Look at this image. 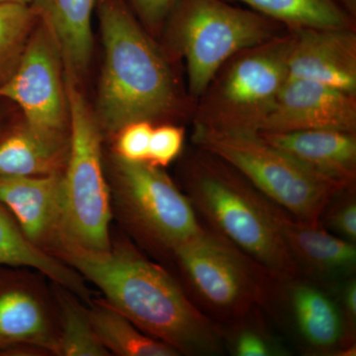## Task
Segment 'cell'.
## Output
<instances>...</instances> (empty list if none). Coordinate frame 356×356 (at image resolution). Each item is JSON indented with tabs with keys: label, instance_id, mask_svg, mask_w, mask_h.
Listing matches in <instances>:
<instances>
[{
	"label": "cell",
	"instance_id": "6da1fadb",
	"mask_svg": "<svg viewBox=\"0 0 356 356\" xmlns=\"http://www.w3.org/2000/svg\"><path fill=\"white\" fill-rule=\"evenodd\" d=\"M99 288L105 301L179 355L225 353L221 331L187 296L179 281L129 242L91 250L65 243L55 254Z\"/></svg>",
	"mask_w": 356,
	"mask_h": 356
},
{
	"label": "cell",
	"instance_id": "7a4b0ae2",
	"mask_svg": "<svg viewBox=\"0 0 356 356\" xmlns=\"http://www.w3.org/2000/svg\"><path fill=\"white\" fill-rule=\"evenodd\" d=\"M105 60L98 118L108 132L177 111L181 98L172 70L123 0H98Z\"/></svg>",
	"mask_w": 356,
	"mask_h": 356
},
{
	"label": "cell",
	"instance_id": "3957f363",
	"mask_svg": "<svg viewBox=\"0 0 356 356\" xmlns=\"http://www.w3.org/2000/svg\"><path fill=\"white\" fill-rule=\"evenodd\" d=\"M185 195L204 226L278 281L300 276L273 219V202L233 166L195 147L182 168Z\"/></svg>",
	"mask_w": 356,
	"mask_h": 356
},
{
	"label": "cell",
	"instance_id": "277c9868",
	"mask_svg": "<svg viewBox=\"0 0 356 356\" xmlns=\"http://www.w3.org/2000/svg\"><path fill=\"white\" fill-rule=\"evenodd\" d=\"M168 259L177 266L187 296L219 329L273 306L280 281L204 225Z\"/></svg>",
	"mask_w": 356,
	"mask_h": 356
},
{
	"label": "cell",
	"instance_id": "5b68a950",
	"mask_svg": "<svg viewBox=\"0 0 356 356\" xmlns=\"http://www.w3.org/2000/svg\"><path fill=\"white\" fill-rule=\"evenodd\" d=\"M292 39L287 29L229 58L196 100L194 126L259 132L286 83Z\"/></svg>",
	"mask_w": 356,
	"mask_h": 356
},
{
	"label": "cell",
	"instance_id": "8992f818",
	"mask_svg": "<svg viewBox=\"0 0 356 356\" xmlns=\"http://www.w3.org/2000/svg\"><path fill=\"white\" fill-rule=\"evenodd\" d=\"M192 142L233 166L269 200L311 224H318L330 200L346 189L308 170L259 133L194 126Z\"/></svg>",
	"mask_w": 356,
	"mask_h": 356
},
{
	"label": "cell",
	"instance_id": "52a82bcc",
	"mask_svg": "<svg viewBox=\"0 0 356 356\" xmlns=\"http://www.w3.org/2000/svg\"><path fill=\"white\" fill-rule=\"evenodd\" d=\"M70 142L64 187V243L91 250L111 247V198L102 168V138L95 117L67 69L65 81ZM62 243V245H63Z\"/></svg>",
	"mask_w": 356,
	"mask_h": 356
},
{
	"label": "cell",
	"instance_id": "ba28073f",
	"mask_svg": "<svg viewBox=\"0 0 356 356\" xmlns=\"http://www.w3.org/2000/svg\"><path fill=\"white\" fill-rule=\"evenodd\" d=\"M168 18L177 51L186 63L194 100L229 58L287 30L277 21L226 0H177Z\"/></svg>",
	"mask_w": 356,
	"mask_h": 356
},
{
	"label": "cell",
	"instance_id": "9c48e42d",
	"mask_svg": "<svg viewBox=\"0 0 356 356\" xmlns=\"http://www.w3.org/2000/svg\"><path fill=\"white\" fill-rule=\"evenodd\" d=\"M115 204L131 233L163 257L200 233L191 201L161 168L115 156Z\"/></svg>",
	"mask_w": 356,
	"mask_h": 356
},
{
	"label": "cell",
	"instance_id": "30bf717a",
	"mask_svg": "<svg viewBox=\"0 0 356 356\" xmlns=\"http://www.w3.org/2000/svg\"><path fill=\"white\" fill-rule=\"evenodd\" d=\"M60 55L53 33L40 20L13 74L0 83V97L19 105L26 125L54 136H62L67 112Z\"/></svg>",
	"mask_w": 356,
	"mask_h": 356
},
{
	"label": "cell",
	"instance_id": "8fae6325",
	"mask_svg": "<svg viewBox=\"0 0 356 356\" xmlns=\"http://www.w3.org/2000/svg\"><path fill=\"white\" fill-rule=\"evenodd\" d=\"M356 132V95L306 79H288L261 130Z\"/></svg>",
	"mask_w": 356,
	"mask_h": 356
},
{
	"label": "cell",
	"instance_id": "7c38bea8",
	"mask_svg": "<svg viewBox=\"0 0 356 356\" xmlns=\"http://www.w3.org/2000/svg\"><path fill=\"white\" fill-rule=\"evenodd\" d=\"M295 331L311 353L355 355V332L351 331L337 300L321 283L297 276L280 281Z\"/></svg>",
	"mask_w": 356,
	"mask_h": 356
},
{
	"label": "cell",
	"instance_id": "4fadbf2b",
	"mask_svg": "<svg viewBox=\"0 0 356 356\" xmlns=\"http://www.w3.org/2000/svg\"><path fill=\"white\" fill-rule=\"evenodd\" d=\"M0 202L32 245L55 257L65 241L62 173L0 177Z\"/></svg>",
	"mask_w": 356,
	"mask_h": 356
},
{
	"label": "cell",
	"instance_id": "5bb4252c",
	"mask_svg": "<svg viewBox=\"0 0 356 356\" xmlns=\"http://www.w3.org/2000/svg\"><path fill=\"white\" fill-rule=\"evenodd\" d=\"M60 321L48 295L35 280L0 282V351L57 355Z\"/></svg>",
	"mask_w": 356,
	"mask_h": 356
},
{
	"label": "cell",
	"instance_id": "9a60e30c",
	"mask_svg": "<svg viewBox=\"0 0 356 356\" xmlns=\"http://www.w3.org/2000/svg\"><path fill=\"white\" fill-rule=\"evenodd\" d=\"M288 79H306L356 95V30L297 28Z\"/></svg>",
	"mask_w": 356,
	"mask_h": 356
},
{
	"label": "cell",
	"instance_id": "2e32d148",
	"mask_svg": "<svg viewBox=\"0 0 356 356\" xmlns=\"http://www.w3.org/2000/svg\"><path fill=\"white\" fill-rule=\"evenodd\" d=\"M273 219L300 276L325 282L355 275L356 247L320 224L302 221L273 202Z\"/></svg>",
	"mask_w": 356,
	"mask_h": 356
},
{
	"label": "cell",
	"instance_id": "e0dca14e",
	"mask_svg": "<svg viewBox=\"0 0 356 356\" xmlns=\"http://www.w3.org/2000/svg\"><path fill=\"white\" fill-rule=\"evenodd\" d=\"M257 133L267 143L320 177L346 188L355 187L356 132L307 130Z\"/></svg>",
	"mask_w": 356,
	"mask_h": 356
},
{
	"label": "cell",
	"instance_id": "ac0fdd59",
	"mask_svg": "<svg viewBox=\"0 0 356 356\" xmlns=\"http://www.w3.org/2000/svg\"><path fill=\"white\" fill-rule=\"evenodd\" d=\"M98 0H34L32 8L50 29L69 70L88 67L92 51L91 19Z\"/></svg>",
	"mask_w": 356,
	"mask_h": 356
},
{
	"label": "cell",
	"instance_id": "d6986e66",
	"mask_svg": "<svg viewBox=\"0 0 356 356\" xmlns=\"http://www.w3.org/2000/svg\"><path fill=\"white\" fill-rule=\"evenodd\" d=\"M0 266L30 267L86 301L90 298V293L84 284L83 276L58 257L32 245L1 202Z\"/></svg>",
	"mask_w": 356,
	"mask_h": 356
},
{
	"label": "cell",
	"instance_id": "ffe728a7",
	"mask_svg": "<svg viewBox=\"0 0 356 356\" xmlns=\"http://www.w3.org/2000/svg\"><path fill=\"white\" fill-rule=\"evenodd\" d=\"M240 1L250 9L284 25L287 29L356 30V0H226Z\"/></svg>",
	"mask_w": 356,
	"mask_h": 356
},
{
	"label": "cell",
	"instance_id": "44dd1931",
	"mask_svg": "<svg viewBox=\"0 0 356 356\" xmlns=\"http://www.w3.org/2000/svg\"><path fill=\"white\" fill-rule=\"evenodd\" d=\"M62 136L49 135L28 125L0 142V177H38L60 172L64 154Z\"/></svg>",
	"mask_w": 356,
	"mask_h": 356
},
{
	"label": "cell",
	"instance_id": "7402d4cb",
	"mask_svg": "<svg viewBox=\"0 0 356 356\" xmlns=\"http://www.w3.org/2000/svg\"><path fill=\"white\" fill-rule=\"evenodd\" d=\"M96 336L110 355L177 356L175 348L140 330L106 301H95L86 309Z\"/></svg>",
	"mask_w": 356,
	"mask_h": 356
},
{
	"label": "cell",
	"instance_id": "603a6c76",
	"mask_svg": "<svg viewBox=\"0 0 356 356\" xmlns=\"http://www.w3.org/2000/svg\"><path fill=\"white\" fill-rule=\"evenodd\" d=\"M57 300L60 321L57 355H111L96 336L86 309L67 289L58 293Z\"/></svg>",
	"mask_w": 356,
	"mask_h": 356
},
{
	"label": "cell",
	"instance_id": "cb8c5ba5",
	"mask_svg": "<svg viewBox=\"0 0 356 356\" xmlns=\"http://www.w3.org/2000/svg\"><path fill=\"white\" fill-rule=\"evenodd\" d=\"M37 19L31 6L0 4V83L13 74Z\"/></svg>",
	"mask_w": 356,
	"mask_h": 356
},
{
	"label": "cell",
	"instance_id": "d4e9b609",
	"mask_svg": "<svg viewBox=\"0 0 356 356\" xmlns=\"http://www.w3.org/2000/svg\"><path fill=\"white\" fill-rule=\"evenodd\" d=\"M225 350L235 356H281L287 350L267 331L261 314L229 325L220 327Z\"/></svg>",
	"mask_w": 356,
	"mask_h": 356
},
{
	"label": "cell",
	"instance_id": "484cf974",
	"mask_svg": "<svg viewBox=\"0 0 356 356\" xmlns=\"http://www.w3.org/2000/svg\"><path fill=\"white\" fill-rule=\"evenodd\" d=\"M318 224L339 238L356 243L355 187L337 192L325 206Z\"/></svg>",
	"mask_w": 356,
	"mask_h": 356
},
{
	"label": "cell",
	"instance_id": "4316f807",
	"mask_svg": "<svg viewBox=\"0 0 356 356\" xmlns=\"http://www.w3.org/2000/svg\"><path fill=\"white\" fill-rule=\"evenodd\" d=\"M184 139L182 127L170 124L154 127L147 161L159 168H165L181 154Z\"/></svg>",
	"mask_w": 356,
	"mask_h": 356
},
{
	"label": "cell",
	"instance_id": "83f0119b",
	"mask_svg": "<svg viewBox=\"0 0 356 356\" xmlns=\"http://www.w3.org/2000/svg\"><path fill=\"white\" fill-rule=\"evenodd\" d=\"M154 126L152 122L137 121L119 131L117 156L131 161H147Z\"/></svg>",
	"mask_w": 356,
	"mask_h": 356
},
{
	"label": "cell",
	"instance_id": "f1b7e54d",
	"mask_svg": "<svg viewBox=\"0 0 356 356\" xmlns=\"http://www.w3.org/2000/svg\"><path fill=\"white\" fill-rule=\"evenodd\" d=\"M147 27L156 29L168 20L177 0H123Z\"/></svg>",
	"mask_w": 356,
	"mask_h": 356
},
{
	"label": "cell",
	"instance_id": "f546056e",
	"mask_svg": "<svg viewBox=\"0 0 356 356\" xmlns=\"http://www.w3.org/2000/svg\"><path fill=\"white\" fill-rule=\"evenodd\" d=\"M329 289V288H327ZM330 291L337 300L351 331L356 327V280L355 275L332 282Z\"/></svg>",
	"mask_w": 356,
	"mask_h": 356
},
{
	"label": "cell",
	"instance_id": "4dcf8cb0",
	"mask_svg": "<svg viewBox=\"0 0 356 356\" xmlns=\"http://www.w3.org/2000/svg\"><path fill=\"white\" fill-rule=\"evenodd\" d=\"M34 0H0V4L13 3L22 4V6H32Z\"/></svg>",
	"mask_w": 356,
	"mask_h": 356
}]
</instances>
